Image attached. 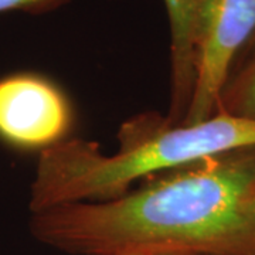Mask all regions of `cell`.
Returning <instances> with one entry per match:
<instances>
[{"label":"cell","instance_id":"2","mask_svg":"<svg viewBox=\"0 0 255 255\" xmlns=\"http://www.w3.org/2000/svg\"><path fill=\"white\" fill-rule=\"evenodd\" d=\"M117 152L98 143L64 139L40 152L30 186L28 210L36 213L67 203L104 201L125 194L147 176L199 160L255 147V121L223 112L197 124H129L121 130Z\"/></svg>","mask_w":255,"mask_h":255},{"label":"cell","instance_id":"9","mask_svg":"<svg viewBox=\"0 0 255 255\" xmlns=\"http://www.w3.org/2000/svg\"><path fill=\"white\" fill-rule=\"evenodd\" d=\"M254 44H255V40H254V43H253V44H251V47L254 46ZM251 47H250V48H251Z\"/></svg>","mask_w":255,"mask_h":255},{"label":"cell","instance_id":"6","mask_svg":"<svg viewBox=\"0 0 255 255\" xmlns=\"http://www.w3.org/2000/svg\"><path fill=\"white\" fill-rule=\"evenodd\" d=\"M248 51V58L228 77L220 94L217 112L255 121V44Z\"/></svg>","mask_w":255,"mask_h":255},{"label":"cell","instance_id":"7","mask_svg":"<svg viewBox=\"0 0 255 255\" xmlns=\"http://www.w3.org/2000/svg\"><path fill=\"white\" fill-rule=\"evenodd\" d=\"M65 0H0V13L7 11H27V13H41L46 10L54 9Z\"/></svg>","mask_w":255,"mask_h":255},{"label":"cell","instance_id":"3","mask_svg":"<svg viewBox=\"0 0 255 255\" xmlns=\"http://www.w3.org/2000/svg\"><path fill=\"white\" fill-rule=\"evenodd\" d=\"M255 40V0H207L196 50V80L182 124L217 114L220 94L236 61Z\"/></svg>","mask_w":255,"mask_h":255},{"label":"cell","instance_id":"5","mask_svg":"<svg viewBox=\"0 0 255 255\" xmlns=\"http://www.w3.org/2000/svg\"><path fill=\"white\" fill-rule=\"evenodd\" d=\"M170 27V105L167 125L182 124L196 80V50L207 0H163Z\"/></svg>","mask_w":255,"mask_h":255},{"label":"cell","instance_id":"1","mask_svg":"<svg viewBox=\"0 0 255 255\" xmlns=\"http://www.w3.org/2000/svg\"><path fill=\"white\" fill-rule=\"evenodd\" d=\"M255 147L159 174L104 201L31 213L41 244L70 255H255Z\"/></svg>","mask_w":255,"mask_h":255},{"label":"cell","instance_id":"8","mask_svg":"<svg viewBox=\"0 0 255 255\" xmlns=\"http://www.w3.org/2000/svg\"><path fill=\"white\" fill-rule=\"evenodd\" d=\"M253 200H254V207H255V190H254V199H253Z\"/></svg>","mask_w":255,"mask_h":255},{"label":"cell","instance_id":"4","mask_svg":"<svg viewBox=\"0 0 255 255\" xmlns=\"http://www.w3.org/2000/svg\"><path fill=\"white\" fill-rule=\"evenodd\" d=\"M71 111L64 94L36 74L0 80V139L21 150H44L64 140Z\"/></svg>","mask_w":255,"mask_h":255}]
</instances>
